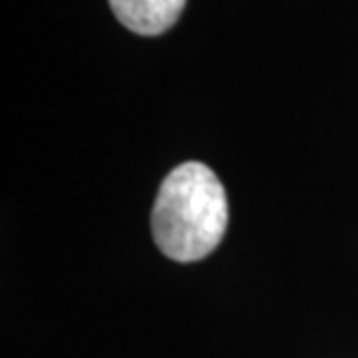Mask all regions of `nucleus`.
Segmentation results:
<instances>
[{
	"label": "nucleus",
	"mask_w": 358,
	"mask_h": 358,
	"mask_svg": "<svg viewBox=\"0 0 358 358\" xmlns=\"http://www.w3.org/2000/svg\"><path fill=\"white\" fill-rule=\"evenodd\" d=\"M228 226V198L205 163H182L163 179L152 212L156 247L168 259L193 263L219 247Z\"/></svg>",
	"instance_id": "1"
},
{
	"label": "nucleus",
	"mask_w": 358,
	"mask_h": 358,
	"mask_svg": "<svg viewBox=\"0 0 358 358\" xmlns=\"http://www.w3.org/2000/svg\"><path fill=\"white\" fill-rule=\"evenodd\" d=\"M186 0H110L121 26L138 35H161L177 24Z\"/></svg>",
	"instance_id": "2"
}]
</instances>
